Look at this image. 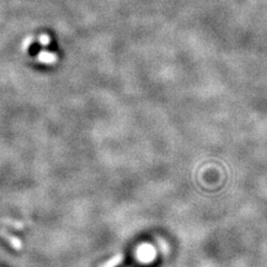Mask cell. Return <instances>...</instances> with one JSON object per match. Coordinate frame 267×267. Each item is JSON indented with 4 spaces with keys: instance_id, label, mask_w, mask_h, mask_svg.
<instances>
[{
    "instance_id": "6da1fadb",
    "label": "cell",
    "mask_w": 267,
    "mask_h": 267,
    "mask_svg": "<svg viewBox=\"0 0 267 267\" xmlns=\"http://www.w3.org/2000/svg\"><path fill=\"white\" fill-rule=\"evenodd\" d=\"M37 59L42 64L51 65V64H55L57 61V56H56V54H52V52H50V51L41 50L38 54Z\"/></svg>"
},
{
    "instance_id": "7a4b0ae2",
    "label": "cell",
    "mask_w": 267,
    "mask_h": 267,
    "mask_svg": "<svg viewBox=\"0 0 267 267\" xmlns=\"http://www.w3.org/2000/svg\"><path fill=\"white\" fill-rule=\"evenodd\" d=\"M122 260H124V255H122L121 253L116 254V255H114L111 260L103 263V264L100 265L99 267H116L120 264Z\"/></svg>"
},
{
    "instance_id": "3957f363",
    "label": "cell",
    "mask_w": 267,
    "mask_h": 267,
    "mask_svg": "<svg viewBox=\"0 0 267 267\" xmlns=\"http://www.w3.org/2000/svg\"><path fill=\"white\" fill-rule=\"evenodd\" d=\"M1 235H2L3 237H5L6 239H8V242L10 243V245H11L12 247L16 248V249H20V247H21V243H20V240H19L18 238L15 237V236L8 235V234H6V233H2Z\"/></svg>"
},
{
    "instance_id": "277c9868",
    "label": "cell",
    "mask_w": 267,
    "mask_h": 267,
    "mask_svg": "<svg viewBox=\"0 0 267 267\" xmlns=\"http://www.w3.org/2000/svg\"><path fill=\"white\" fill-rule=\"evenodd\" d=\"M39 41H40V43L42 46H48L50 42V38L47 36V35H41L40 38H39Z\"/></svg>"
}]
</instances>
